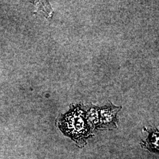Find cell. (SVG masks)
Segmentation results:
<instances>
[{"instance_id": "1", "label": "cell", "mask_w": 159, "mask_h": 159, "mask_svg": "<svg viewBox=\"0 0 159 159\" xmlns=\"http://www.w3.org/2000/svg\"><path fill=\"white\" fill-rule=\"evenodd\" d=\"M57 125L60 130L80 148L84 147L88 139L94 136L86 119L85 106L83 104L72 105L68 112L60 114Z\"/></svg>"}, {"instance_id": "4", "label": "cell", "mask_w": 159, "mask_h": 159, "mask_svg": "<svg viewBox=\"0 0 159 159\" xmlns=\"http://www.w3.org/2000/svg\"><path fill=\"white\" fill-rule=\"evenodd\" d=\"M99 109L100 107L95 105H91L87 108H86L85 106L86 119L93 130H97L99 125Z\"/></svg>"}, {"instance_id": "3", "label": "cell", "mask_w": 159, "mask_h": 159, "mask_svg": "<svg viewBox=\"0 0 159 159\" xmlns=\"http://www.w3.org/2000/svg\"><path fill=\"white\" fill-rule=\"evenodd\" d=\"M144 131H146L148 133V138L145 141H142L140 146L142 148H146L151 152H159V130L157 129L148 130L144 128Z\"/></svg>"}, {"instance_id": "2", "label": "cell", "mask_w": 159, "mask_h": 159, "mask_svg": "<svg viewBox=\"0 0 159 159\" xmlns=\"http://www.w3.org/2000/svg\"><path fill=\"white\" fill-rule=\"evenodd\" d=\"M121 109V106H116L110 102L103 107H100V123L97 130L116 129L118 123L117 114Z\"/></svg>"}]
</instances>
